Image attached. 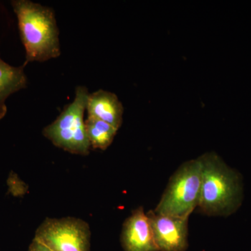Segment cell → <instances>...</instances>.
<instances>
[{
	"label": "cell",
	"mask_w": 251,
	"mask_h": 251,
	"mask_svg": "<svg viewBox=\"0 0 251 251\" xmlns=\"http://www.w3.org/2000/svg\"><path fill=\"white\" fill-rule=\"evenodd\" d=\"M202 184L198 212L209 216H226L237 210L242 196L240 177L216 153L200 156Z\"/></svg>",
	"instance_id": "7a4b0ae2"
},
{
	"label": "cell",
	"mask_w": 251,
	"mask_h": 251,
	"mask_svg": "<svg viewBox=\"0 0 251 251\" xmlns=\"http://www.w3.org/2000/svg\"><path fill=\"white\" fill-rule=\"evenodd\" d=\"M25 66L24 64L21 67H12L0 58V120L7 112L5 103L6 99L27 86V77L24 72Z\"/></svg>",
	"instance_id": "9c48e42d"
},
{
	"label": "cell",
	"mask_w": 251,
	"mask_h": 251,
	"mask_svg": "<svg viewBox=\"0 0 251 251\" xmlns=\"http://www.w3.org/2000/svg\"><path fill=\"white\" fill-rule=\"evenodd\" d=\"M85 128L91 148L100 150L111 145L118 130L106 122L90 117L85 121Z\"/></svg>",
	"instance_id": "30bf717a"
},
{
	"label": "cell",
	"mask_w": 251,
	"mask_h": 251,
	"mask_svg": "<svg viewBox=\"0 0 251 251\" xmlns=\"http://www.w3.org/2000/svg\"><path fill=\"white\" fill-rule=\"evenodd\" d=\"M27 251H52L50 250L44 245L41 244L40 243L36 242V241L33 239L32 242L29 245V249Z\"/></svg>",
	"instance_id": "8fae6325"
},
{
	"label": "cell",
	"mask_w": 251,
	"mask_h": 251,
	"mask_svg": "<svg viewBox=\"0 0 251 251\" xmlns=\"http://www.w3.org/2000/svg\"><path fill=\"white\" fill-rule=\"evenodd\" d=\"M149 219L152 228L158 251H186L188 247V219L149 211Z\"/></svg>",
	"instance_id": "8992f818"
},
{
	"label": "cell",
	"mask_w": 251,
	"mask_h": 251,
	"mask_svg": "<svg viewBox=\"0 0 251 251\" xmlns=\"http://www.w3.org/2000/svg\"><path fill=\"white\" fill-rule=\"evenodd\" d=\"M202 171L200 157L183 163L172 175L153 211L165 215L189 218L199 204Z\"/></svg>",
	"instance_id": "277c9868"
},
{
	"label": "cell",
	"mask_w": 251,
	"mask_h": 251,
	"mask_svg": "<svg viewBox=\"0 0 251 251\" xmlns=\"http://www.w3.org/2000/svg\"><path fill=\"white\" fill-rule=\"evenodd\" d=\"M88 117L98 119L116 128L123 122L124 108L118 97L112 92L102 90L90 94L87 100Z\"/></svg>",
	"instance_id": "ba28073f"
},
{
	"label": "cell",
	"mask_w": 251,
	"mask_h": 251,
	"mask_svg": "<svg viewBox=\"0 0 251 251\" xmlns=\"http://www.w3.org/2000/svg\"><path fill=\"white\" fill-rule=\"evenodd\" d=\"M90 226L76 218H48L36 229L34 239L52 251H90Z\"/></svg>",
	"instance_id": "5b68a950"
},
{
	"label": "cell",
	"mask_w": 251,
	"mask_h": 251,
	"mask_svg": "<svg viewBox=\"0 0 251 251\" xmlns=\"http://www.w3.org/2000/svg\"><path fill=\"white\" fill-rule=\"evenodd\" d=\"M121 243L124 251H158L150 219L142 206L125 220Z\"/></svg>",
	"instance_id": "52a82bcc"
},
{
	"label": "cell",
	"mask_w": 251,
	"mask_h": 251,
	"mask_svg": "<svg viewBox=\"0 0 251 251\" xmlns=\"http://www.w3.org/2000/svg\"><path fill=\"white\" fill-rule=\"evenodd\" d=\"M89 95L87 87H77L74 101L66 105L58 117L43 130L54 146L74 154L90 153L91 145L84 121Z\"/></svg>",
	"instance_id": "3957f363"
},
{
	"label": "cell",
	"mask_w": 251,
	"mask_h": 251,
	"mask_svg": "<svg viewBox=\"0 0 251 251\" xmlns=\"http://www.w3.org/2000/svg\"><path fill=\"white\" fill-rule=\"evenodd\" d=\"M11 5L25 49V64L58 57L61 54L59 29L52 9L29 0H15Z\"/></svg>",
	"instance_id": "6da1fadb"
}]
</instances>
